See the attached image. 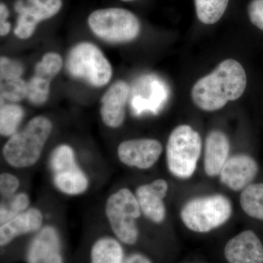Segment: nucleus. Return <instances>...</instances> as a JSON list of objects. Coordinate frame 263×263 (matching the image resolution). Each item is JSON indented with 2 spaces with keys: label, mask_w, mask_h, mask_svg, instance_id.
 <instances>
[{
  "label": "nucleus",
  "mask_w": 263,
  "mask_h": 263,
  "mask_svg": "<svg viewBox=\"0 0 263 263\" xmlns=\"http://www.w3.org/2000/svg\"><path fill=\"white\" fill-rule=\"evenodd\" d=\"M247 83L243 66L236 60L228 59L195 83L192 89V99L197 108L204 111H216L228 102L240 98Z\"/></svg>",
  "instance_id": "obj_1"
},
{
  "label": "nucleus",
  "mask_w": 263,
  "mask_h": 263,
  "mask_svg": "<svg viewBox=\"0 0 263 263\" xmlns=\"http://www.w3.org/2000/svg\"><path fill=\"white\" fill-rule=\"evenodd\" d=\"M52 129V122L47 117L32 118L5 143V162L13 168H30L41 159Z\"/></svg>",
  "instance_id": "obj_2"
},
{
  "label": "nucleus",
  "mask_w": 263,
  "mask_h": 263,
  "mask_svg": "<svg viewBox=\"0 0 263 263\" xmlns=\"http://www.w3.org/2000/svg\"><path fill=\"white\" fill-rule=\"evenodd\" d=\"M105 214L111 234L124 246L139 240L138 220L142 212L136 195L129 189L119 188L105 200Z\"/></svg>",
  "instance_id": "obj_3"
},
{
  "label": "nucleus",
  "mask_w": 263,
  "mask_h": 263,
  "mask_svg": "<svg viewBox=\"0 0 263 263\" xmlns=\"http://www.w3.org/2000/svg\"><path fill=\"white\" fill-rule=\"evenodd\" d=\"M201 150V137L193 127L183 124L175 128L166 146V161L170 172L179 179L192 177Z\"/></svg>",
  "instance_id": "obj_4"
},
{
  "label": "nucleus",
  "mask_w": 263,
  "mask_h": 263,
  "mask_svg": "<svg viewBox=\"0 0 263 263\" xmlns=\"http://www.w3.org/2000/svg\"><path fill=\"white\" fill-rule=\"evenodd\" d=\"M232 214L229 199L217 194L190 200L181 209V219L189 230L204 233L226 224Z\"/></svg>",
  "instance_id": "obj_5"
},
{
  "label": "nucleus",
  "mask_w": 263,
  "mask_h": 263,
  "mask_svg": "<svg viewBox=\"0 0 263 263\" xmlns=\"http://www.w3.org/2000/svg\"><path fill=\"white\" fill-rule=\"evenodd\" d=\"M48 165L52 182L60 193L76 197L87 191L89 177L78 162L75 151L69 145L57 146L50 155Z\"/></svg>",
  "instance_id": "obj_6"
},
{
  "label": "nucleus",
  "mask_w": 263,
  "mask_h": 263,
  "mask_svg": "<svg viewBox=\"0 0 263 263\" xmlns=\"http://www.w3.org/2000/svg\"><path fill=\"white\" fill-rule=\"evenodd\" d=\"M66 67L69 74L95 87H101L111 79L112 67L103 52L92 43L76 45L69 53Z\"/></svg>",
  "instance_id": "obj_7"
},
{
  "label": "nucleus",
  "mask_w": 263,
  "mask_h": 263,
  "mask_svg": "<svg viewBox=\"0 0 263 263\" xmlns=\"http://www.w3.org/2000/svg\"><path fill=\"white\" fill-rule=\"evenodd\" d=\"M88 22L95 34L109 43L131 42L141 31V24L136 15L122 8L95 10L89 15Z\"/></svg>",
  "instance_id": "obj_8"
},
{
  "label": "nucleus",
  "mask_w": 263,
  "mask_h": 263,
  "mask_svg": "<svg viewBox=\"0 0 263 263\" xmlns=\"http://www.w3.org/2000/svg\"><path fill=\"white\" fill-rule=\"evenodd\" d=\"M24 259L25 263H67L63 239L56 227L45 224L32 235Z\"/></svg>",
  "instance_id": "obj_9"
},
{
  "label": "nucleus",
  "mask_w": 263,
  "mask_h": 263,
  "mask_svg": "<svg viewBox=\"0 0 263 263\" xmlns=\"http://www.w3.org/2000/svg\"><path fill=\"white\" fill-rule=\"evenodd\" d=\"M62 0H18L15 9L18 13L14 33L21 39H28L40 22L54 16L61 9Z\"/></svg>",
  "instance_id": "obj_10"
},
{
  "label": "nucleus",
  "mask_w": 263,
  "mask_h": 263,
  "mask_svg": "<svg viewBox=\"0 0 263 263\" xmlns=\"http://www.w3.org/2000/svg\"><path fill=\"white\" fill-rule=\"evenodd\" d=\"M162 144L152 138H137L122 141L117 148L118 158L124 165L140 170L153 167L162 155Z\"/></svg>",
  "instance_id": "obj_11"
},
{
  "label": "nucleus",
  "mask_w": 263,
  "mask_h": 263,
  "mask_svg": "<svg viewBox=\"0 0 263 263\" xmlns=\"http://www.w3.org/2000/svg\"><path fill=\"white\" fill-rule=\"evenodd\" d=\"M62 67V57L58 53H48L43 56L36 65L34 76L27 84V98L31 103L41 105L47 101L51 81Z\"/></svg>",
  "instance_id": "obj_12"
},
{
  "label": "nucleus",
  "mask_w": 263,
  "mask_h": 263,
  "mask_svg": "<svg viewBox=\"0 0 263 263\" xmlns=\"http://www.w3.org/2000/svg\"><path fill=\"white\" fill-rule=\"evenodd\" d=\"M43 212L37 207L31 206L25 212L0 224V247L5 249L15 240L27 235L35 234L44 224Z\"/></svg>",
  "instance_id": "obj_13"
},
{
  "label": "nucleus",
  "mask_w": 263,
  "mask_h": 263,
  "mask_svg": "<svg viewBox=\"0 0 263 263\" xmlns=\"http://www.w3.org/2000/svg\"><path fill=\"white\" fill-rule=\"evenodd\" d=\"M168 183L159 179L137 187L136 195L142 214L146 219L160 224L166 218V207L164 198L168 192Z\"/></svg>",
  "instance_id": "obj_14"
},
{
  "label": "nucleus",
  "mask_w": 263,
  "mask_h": 263,
  "mask_svg": "<svg viewBox=\"0 0 263 263\" xmlns=\"http://www.w3.org/2000/svg\"><path fill=\"white\" fill-rule=\"evenodd\" d=\"M258 171V164L253 157L238 154L228 158L219 176L221 183L230 190L240 191L251 184Z\"/></svg>",
  "instance_id": "obj_15"
},
{
  "label": "nucleus",
  "mask_w": 263,
  "mask_h": 263,
  "mask_svg": "<svg viewBox=\"0 0 263 263\" xmlns=\"http://www.w3.org/2000/svg\"><path fill=\"white\" fill-rule=\"evenodd\" d=\"M229 263H263V245L252 230H245L230 239L224 247Z\"/></svg>",
  "instance_id": "obj_16"
},
{
  "label": "nucleus",
  "mask_w": 263,
  "mask_h": 263,
  "mask_svg": "<svg viewBox=\"0 0 263 263\" xmlns=\"http://www.w3.org/2000/svg\"><path fill=\"white\" fill-rule=\"evenodd\" d=\"M129 95V86L122 81L112 84L103 95L100 114L107 127L118 128L122 125L125 119L126 104Z\"/></svg>",
  "instance_id": "obj_17"
},
{
  "label": "nucleus",
  "mask_w": 263,
  "mask_h": 263,
  "mask_svg": "<svg viewBox=\"0 0 263 263\" xmlns=\"http://www.w3.org/2000/svg\"><path fill=\"white\" fill-rule=\"evenodd\" d=\"M229 138L222 131H211L205 139L204 168L210 177L219 176L223 166L229 158Z\"/></svg>",
  "instance_id": "obj_18"
},
{
  "label": "nucleus",
  "mask_w": 263,
  "mask_h": 263,
  "mask_svg": "<svg viewBox=\"0 0 263 263\" xmlns=\"http://www.w3.org/2000/svg\"><path fill=\"white\" fill-rule=\"evenodd\" d=\"M127 256L124 245L113 235L104 234L91 242L88 263H125Z\"/></svg>",
  "instance_id": "obj_19"
},
{
  "label": "nucleus",
  "mask_w": 263,
  "mask_h": 263,
  "mask_svg": "<svg viewBox=\"0 0 263 263\" xmlns=\"http://www.w3.org/2000/svg\"><path fill=\"white\" fill-rule=\"evenodd\" d=\"M240 202L247 215L263 220V183H252L246 187L240 195Z\"/></svg>",
  "instance_id": "obj_20"
},
{
  "label": "nucleus",
  "mask_w": 263,
  "mask_h": 263,
  "mask_svg": "<svg viewBox=\"0 0 263 263\" xmlns=\"http://www.w3.org/2000/svg\"><path fill=\"white\" fill-rule=\"evenodd\" d=\"M24 117V109L15 103L2 105L0 110V133L3 137H11L18 131Z\"/></svg>",
  "instance_id": "obj_21"
},
{
  "label": "nucleus",
  "mask_w": 263,
  "mask_h": 263,
  "mask_svg": "<svg viewBox=\"0 0 263 263\" xmlns=\"http://www.w3.org/2000/svg\"><path fill=\"white\" fill-rule=\"evenodd\" d=\"M229 0H195L197 18L205 24H214L220 20L228 8Z\"/></svg>",
  "instance_id": "obj_22"
},
{
  "label": "nucleus",
  "mask_w": 263,
  "mask_h": 263,
  "mask_svg": "<svg viewBox=\"0 0 263 263\" xmlns=\"http://www.w3.org/2000/svg\"><path fill=\"white\" fill-rule=\"evenodd\" d=\"M30 207V197L25 192H18L13 196L3 199L0 206V224L10 221Z\"/></svg>",
  "instance_id": "obj_23"
},
{
  "label": "nucleus",
  "mask_w": 263,
  "mask_h": 263,
  "mask_svg": "<svg viewBox=\"0 0 263 263\" xmlns=\"http://www.w3.org/2000/svg\"><path fill=\"white\" fill-rule=\"evenodd\" d=\"M27 97V84L21 79L2 81V100L17 103Z\"/></svg>",
  "instance_id": "obj_24"
},
{
  "label": "nucleus",
  "mask_w": 263,
  "mask_h": 263,
  "mask_svg": "<svg viewBox=\"0 0 263 263\" xmlns=\"http://www.w3.org/2000/svg\"><path fill=\"white\" fill-rule=\"evenodd\" d=\"M24 72L22 64L8 57H1L0 60V76L1 81H10L20 79Z\"/></svg>",
  "instance_id": "obj_25"
},
{
  "label": "nucleus",
  "mask_w": 263,
  "mask_h": 263,
  "mask_svg": "<svg viewBox=\"0 0 263 263\" xmlns=\"http://www.w3.org/2000/svg\"><path fill=\"white\" fill-rule=\"evenodd\" d=\"M20 186V180L16 175L10 172H3L0 175V193L3 199L18 193Z\"/></svg>",
  "instance_id": "obj_26"
},
{
  "label": "nucleus",
  "mask_w": 263,
  "mask_h": 263,
  "mask_svg": "<svg viewBox=\"0 0 263 263\" xmlns=\"http://www.w3.org/2000/svg\"><path fill=\"white\" fill-rule=\"evenodd\" d=\"M251 22L263 31V0H252L248 7Z\"/></svg>",
  "instance_id": "obj_27"
},
{
  "label": "nucleus",
  "mask_w": 263,
  "mask_h": 263,
  "mask_svg": "<svg viewBox=\"0 0 263 263\" xmlns=\"http://www.w3.org/2000/svg\"><path fill=\"white\" fill-rule=\"evenodd\" d=\"M9 16V11L4 3L0 5V34L2 37L7 35L10 32V24L7 22Z\"/></svg>",
  "instance_id": "obj_28"
},
{
  "label": "nucleus",
  "mask_w": 263,
  "mask_h": 263,
  "mask_svg": "<svg viewBox=\"0 0 263 263\" xmlns=\"http://www.w3.org/2000/svg\"><path fill=\"white\" fill-rule=\"evenodd\" d=\"M125 263H154L152 259L141 252H133L128 254Z\"/></svg>",
  "instance_id": "obj_29"
},
{
  "label": "nucleus",
  "mask_w": 263,
  "mask_h": 263,
  "mask_svg": "<svg viewBox=\"0 0 263 263\" xmlns=\"http://www.w3.org/2000/svg\"><path fill=\"white\" fill-rule=\"evenodd\" d=\"M122 1H124V2H130V1H133V0H122Z\"/></svg>",
  "instance_id": "obj_30"
}]
</instances>
